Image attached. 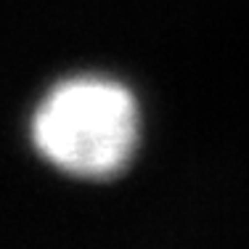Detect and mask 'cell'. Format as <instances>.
<instances>
[{
    "label": "cell",
    "instance_id": "obj_1",
    "mask_svg": "<svg viewBox=\"0 0 249 249\" xmlns=\"http://www.w3.org/2000/svg\"><path fill=\"white\" fill-rule=\"evenodd\" d=\"M32 141L58 170L77 178H111L138 141L135 98L120 82L74 77L56 85L32 117Z\"/></svg>",
    "mask_w": 249,
    "mask_h": 249
}]
</instances>
